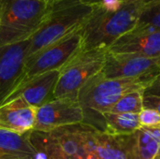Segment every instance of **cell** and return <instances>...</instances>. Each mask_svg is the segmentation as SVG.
Here are the masks:
<instances>
[{
	"label": "cell",
	"mask_w": 160,
	"mask_h": 159,
	"mask_svg": "<svg viewBox=\"0 0 160 159\" xmlns=\"http://www.w3.org/2000/svg\"><path fill=\"white\" fill-rule=\"evenodd\" d=\"M141 2L97 6L81 28L82 51H108L122 36L133 30L144 7Z\"/></svg>",
	"instance_id": "6da1fadb"
},
{
	"label": "cell",
	"mask_w": 160,
	"mask_h": 159,
	"mask_svg": "<svg viewBox=\"0 0 160 159\" xmlns=\"http://www.w3.org/2000/svg\"><path fill=\"white\" fill-rule=\"evenodd\" d=\"M156 77L103 79L96 75L78 93V100L84 113L83 123L105 131L102 114L108 112L125 95L147 88Z\"/></svg>",
	"instance_id": "7a4b0ae2"
},
{
	"label": "cell",
	"mask_w": 160,
	"mask_h": 159,
	"mask_svg": "<svg viewBox=\"0 0 160 159\" xmlns=\"http://www.w3.org/2000/svg\"><path fill=\"white\" fill-rule=\"evenodd\" d=\"M52 5L37 0H0V47L29 40Z\"/></svg>",
	"instance_id": "3957f363"
},
{
	"label": "cell",
	"mask_w": 160,
	"mask_h": 159,
	"mask_svg": "<svg viewBox=\"0 0 160 159\" xmlns=\"http://www.w3.org/2000/svg\"><path fill=\"white\" fill-rule=\"evenodd\" d=\"M93 9L94 7L80 0H60L52 4L45 22L29 39L26 57L81 29Z\"/></svg>",
	"instance_id": "277c9868"
},
{
	"label": "cell",
	"mask_w": 160,
	"mask_h": 159,
	"mask_svg": "<svg viewBox=\"0 0 160 159\" xmlns=\"http://www.w3.org/2000/svg\"><path fill=\"white\" fill-rule=\"evenodd\" d=\"M108 51H81L60 70L54 89V98L78 97L80 89L98 75L105 63Z\"/></svg>",
	"instance_id": "5b68a950"
},
{
	"label": "cell",
	"mask_w": 160,
	"mask_h": 159,
	"mask_svg": "<svg viewBox=\"0 0 160 159\" xmlns=\"http://www.w3.org/2000/svg\"><path fill=\"white\" fill-rule=\"evenodd\" d=\"M82 49V37L81 29H79L35 54L26 57L22 82L46 72L60 70Z\"/></svg>",
	"instance_id": "8992f818"
},
{
	"label": "cell",
	"mask_w": 160,
	"mask_h": 159,
	"mask_svg": "<svg viewBox=\"0 0 160 159\" xmlns=\"http://www.w3.org/2000/svg\"><path fill=\"white\" fill-rule=\"evenodd\" d=\"M84 113L78 97L53 98L37 108L36 122L32 131H51L60 127L83 123Z\"/></svg>",
	"instance_id": "52a82bcc"
},
{
	"label": "cell",
	"mask_w": 160,
	"mask_h": 159,
	"mask_svg": "<svg viewBox=\"0 0 160 159\" xmlns=\"http://www.w3.org/2000/svg\"><path fill=\"white\" fill-rule=\"evenodd\" d=\"M84 125L85 153L94 155L98 159H136L134 134L112 135Z\"/></svg>",
	"instance_id": "ba28073f"
},
{
	"label": "cell",
	"mask_w": 160,
	"mask_h": 159,
	"mask_svg": "<svg viewBox=\"0 0 160 159\" xmlns=\"http://www.w3.org/2000/svg\"><path fill=\"white\" fill-rule=\"evenodd\" d=\"M159 72L160 57L107 52L104 66L98 75L103 79H117L158 76Z\"/></svg>",
	"instance_id": "9c48e42d"
},
{
	"label": "cell",
	"mask_w": 160,
	"mask_h": 159,
	"mask_svg": "<svg viewBox=\"0 0 160 159\" xmlns=\"http://www.w3.org/2000/svg\"><path fill=\"white\" fill-rule=\"evenodd\" d=\"M29 40L0 47V106L21 83Z\"/></svg>",
	"instance_id": "30bf717a"
},
{
	"label": "cell",
	"mask_w": 160,
	"mask_h": 159,
	"mask_svg": "<svg viewBox=\"0 0 160 159\" xmlns=\"http://www.w3.org/2000/svg\"><path fill=\"white\" fill-rule=\"evenodd\" d=\"M108 52L160 57V29L151 26H136L117 39Z\"/></svg>",
	"instance_id": "8fae6325"
},
{
	"label": "cell",
	"mask_w": 160,
	"mask_h": 159,
	"mask_svg": "<svg viewBox=\"0 0 160 159\" xmlns=\"http://www.w3.org/2000/svg\"><path fill=\"white\" fill-rule=\"evenodd\" d=\"M58 77L59 70H54L23 81L15 88L6 102L21 99L30 106L38 108L54 98Z\"/></svg>",
	"instance_id": "7c38bea8"
},
{
	"label": "cell",
	"mask_w": 160,
	"mask_h": 159,
	"mask_svg": "<svg viewBox=\"0 0 160 159\" xmlns=\"http://www.w3.org/2000/svg\"><path fill=\"white\" fill-rule=\"evenodd\" d=\"M37 108L21 99H14L0 106V130L26 135L34 128Z\"/></svg>",
	"instance_id": "4fadbf2b"
},
{
	"label": "cell",
	"mask_w": 160,
	"mask_h": 159,
	"mask_svg": "<svg viewBox=\"0 0 160 159\" xmlns=\"http://www.w3.org/2000/svg\"><path fill=\"white\" fill-rule=\"evenodd\" d=\"M28 135L0 130V159H37Z\"/></svg>",
	"instance_id": "5bb4252c"
},
{
	"label": "cell",
	"mask_w": 160,
	"mask_h": 159,
	"mask_svg": "<svg viewBox=\"0 0 160 159\" xmlns=\"http://www.w3.org/2000/svg\"><path fill=\"white\" fill-rule=\"evenodd\" d=\"M136 159H155L160 150L159 127H141L134 133Z\"/></svg>",
	"instance_id": "9a60e30c"
},
{
	"label": "cell",
	"mask_w": 160,
	"mask_h": 159,
	"mask_svg": "<svg viewBox=\"0 0 160 159\" xmlns=\"http://www.w3.org/2000/svg\"><path fill=\"white\" fill-rule=\"evenodd\" d=\"M102 116L105 124V132L112 135H131L142 127L139 114L105 112Z\"/></svg>",
	"instance_id": "2e32d148"
},
{
	"label": "cell",
	"mask_w": 160,
	"mask_h": 159,
	"mask_svg": "<svg viewBox=\"0 0 160 159\" xmlns=\"http://www.w3.org/2000/svg\"><path fill=\"white\" fill-rule=\"evenodd\" d=\"M144 90H138L121 97L108 112L112 113H135L139 114L143 109Z\"/></svg>",
	"instance_id": "e0dca14e"
},
{
	"label": "cell",
	"mask_w": 160,
	"mask_h": 159,
	"mask_svg": "<svg viewBox=\"0 0 160 159\" xmlns=\"http://www.w3.org/2000/svg\"><path fill=\"white\" fill-rule=\"evenodd\" d=\"M136 26H151L160 29V0L144 6Z\"/></svg>",
	"instance_id": "ac0fdd59"
},
{
	"label": "cell",
	"mask_w": 160,
	"mask_h": 159,
	"mask_svg": "<svg viewBox=\"0 0 160 159\" xmlns=\"http://www.w3.org/2000/svg\"><path fill=\"white\" fill-rule=\"evenodd\" d=\"M139 120L142 127H160V113L153 109L143 108L139 113Z\"/></svg>",
	"instance_id": "d6986e66"
},
{
	"label": "cell",
	"mask_w": 160,
	"mask_h": 159,
	"mask_svg": "<svg viewBox=\"0 0 160 159\" xmlns=\"http://www.w3.org/2000/svg\"><path fill=\"white\" fill-rule=\"evenodd\" d=\"M143 108L156 110L160 113V97L144 96L143 97Z\"/></svg>",
	"instance_id": "ffe728a7"
},
{
	"label": "cell",
	"mask_w": 160,
	"mask_h": 159,
	"mask_svg": "<svg viewBox=\"0 0 160 159\" xmlns=\"http://www.w3.org/2000/svg\"><path fill=\"white\" fill-rule=\"evenodd\" d=\"M144 96H156L160 97V72L154 79L151 84L144 89Z\"/></svg>",
	"instance_id": "44dd1931"
},
{
	"label": "cell",
	"mask_w": 160,
	"mask_h": 159,
	"mask_svg": "<svg viewBox=\"0 0 160 159\" xmlns=\"http://www.w3.org/2000/svg\"><path fill=\"white\" fill-rule=\"evenodd\" d=\"M89 6L97 7V6H115L121 4L122 0H80Z\"/></svg>",
	"instance_id": "7402d4cb"
},
{
	"label": "cell",
	"mask_w": 160,
	"mask_h": 159,
	"mask_svg": "<svg viewBox=\"0 0 160 159\" xmlns=\"http://www.w3.org/2000/svg\"><path fill=\"white\" fill-rule=\"evenodd\" d=\"M66 159H98L94 155L89 154V153H84L82 156H77V157H72Z\"/></svg>",
	"instance_id": "603a6c76"
},
{
	"label": "cell",
	"mask_w": 160,
	"mask_h": 159,
	"mask_svg": "<svg viewBox=\"0 0 160 159\" xmlns=\"http://www.w3.org/2000/svg\"><path fill=\"white\" fill-rule=\"evenodd\" d=\"M123 2H141V3H143L144 5H147V4H150L156 0H122Z\"/></svg>",
	"instance_id": "cb8c5ba5"
},
{
	"label": "cell",
	"mask_w": 160,
	"mask_h": 159,
	"mask_svg": "<svg viewBox=\"0 0 160 159\" xmlns=\"http://www.w3.org/2000/svg\"><path fill=\"white\" fill-rule=\"evenodd\" d=\"M37 1H40V2H43V3H46V4H49V5H52L60 0H37Z\"/></svg>",
	"instance_id": "d4e9b609"
},
{
	"label": "cell",
	"mask_w": 160,
	"mask_h": 159,
	"mask_svg": "<svg viewBox=\"0 0 160 159\" xmlns=\"http://www.w3.org/2000/svg\"><path fill=\"white\" fill-rule=\"evenodd\" d=\"M155 159H160V150L159 152H158V156L156 157V158Z\"/></svg>",
	"instance_id": "484cf974"
},
{
	"label": "cell",
	"mask_w": 160,
	"mask_h": 159,
	"mask_svg": "<svg viewBox=\"0 0 160 159\" xmlns=\"http://www.w3.org/2000/svg\"><path fill=\"white\" fill-rule=\"evenodd\" d=\"M159 129H160V127H159Z\"/></svg>",
	"instance_id": "4316f807"
},
{
	"label": "cell",
	"mask_w": 160,
	"mask_h": 159,
	"mask_svg": "<svg viewBox=\"0 0 160 159\" xmlns=\"http://www.w3.org/2000/svg\"><path fill=\"white\" fill-rule=\"evenodd\" d=\"M37 159H38V158H37Z\"/></svg>",
	"instance_id": "83f0119b"
}]
</instances>
